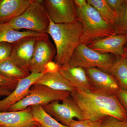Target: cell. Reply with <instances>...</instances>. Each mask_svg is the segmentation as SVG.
I'll use <instances>...</instances> for the list:
<instances>
[{"mask_svg": "<svg viewBox=\"0 0 127 127\" xmlns=\"http://www.w3.org/2000/svg\"><path fill=\"white\" fill-rule=\"evenodd\" d=\"M124 55L127 59V48L125 47L124 48Z\"/></svg>", "mask_w": 127, "mask_h": 127, "instance_id": "cell-32", "label": "cell"}, {"mask_svg": "<svg viewBox=\"0 0 127 127\" xmlns=\"http://www.w3.org/2000/svg\"><path fill=\"white\" fill-rule=\"evenodd\" d=\"M50 20L55 24L78 21L77 9L73 0H42Z\"/></svg>", "mask_w": 127, "mask_h": 127, "instance_id": "cell-7", "label": "cell"}, {"mask_svg": "<svg viewBox=\"0 0 127 127\" xmlns=\"http://www.w3.org/2000/svg\"><path fill=\"white\" fill-rule=\"evenodd\" d=\"M37 37H26L13 43L10 58L19 68L28 73H31L30 66Z\"/></svg>", "mask_w": 127, "mask_h": 127, "instance_id": "cell-11", "label": "cell"}, {"mask_svg": "<svg viewBox=\"0 0 127 127\" xmlns=\"http://www.w3.org/2000/svg\"><path fill=\"white\" fill-rule=\"evenodd\" d=\"M0 127H3V126H2V125H0Z\"/></svg>", "mask_w": 127, "mask_h": 127, "instance_id": "cell-36", "label": "cell"}, {"mask_svg": "<svg viewBox=\"0 0 127 127\" xmlns=\"http://www.w3.org/2000/svg\"><path fill=\"white\" fill-rule=\"evenodd\" d=\"M13 47V43H0V62L10 58Z\"/></svg>", "mask_w": 127, "mask_h": 127, "instance_id": "cell-26", "label": "cell"}, {"mask_svg": "<svg viewBox=\"0 0 127 127\" xmlns=\"http://www.w3.org/2000/svg\"><path fill=\"white\" fill-rule=\"evenodd\" d=\"M116 57L110 54H102L81 43L73 53L67 65L84 69L97 68L108 72Z\"/></svg>", "mask_w": 127, "mask_h": 127, "instance_id": "cell-5", "label": "cell"}, {"mask_svg": "<svg viewBox=\"0 0 127 127\" xmlns=\"http://www.w3.org/2000/svg\"><path fill=\"white\" fill-rule=\"evenodd\" d=\"M56 54V48L50 41L47 34L38 37L30 66V73L45 71L46 66L52 61Z\"/></svg>", "mask_w": 127, "mask_h": 127, "instance_id": "cell-10", "label": "cell"}, {"mask_svg": "<svg viewBox=\"0 0 127 127\" xmlns=\"http://www.w3.org/2000/svg\"><path fill=\"white\" fill-rule=\"evenodd\" d=\"M42 127V126H41V125H40V124H39V126H38V127Z\"/></svg>", "mask_w": 127, "mask_h": 127, "instance_id": "cell-34", "label": "cell"}, {"mask_svg": "<svg viewBox=\"0 0 127 127\" xmlns=\"http://www.w3.org/2000/svg\"><path fill=\"white\" fill-rule=\"evenodd\" d=\"M67 91L53 90L43 85H33L29 94L22 100L10 107L8 111H20L33 106H43L56 101L65 100L71 95Z\"/></svg>", "mask_w": 127, "mask_h": 127, "instance_id": "cell-6", "label": "cell"}, {"mask_svg": "<svg viewBox=\"0 0 127 127\" xmlns=\"http://www.w3.org/2000/svg\"><path fill=\"white\" fill-rule=\"evenodd\" d=\"M42 106L49 115L67 127H69L74 118L78 120L84 119L81 110L71 95L63 100L61 103L58 101H54Z\"/></svg>", "mask_w": 127, "mask_h": 127, "instance_id": "cell-8", "label": "cell"}, {"mask_svg": "<svg viewBox=\"0 0 127 127\" xmlns=\"http://www.w3.org/2000/svg\"><path fill=\"white\" fill-rule=\"evenodd\" d=\"M31 108L20 111L0 112V125L5 127H37Z\"/></svg>", "mask_w": 127, "mask_h": 127, "instance_id": "cell-14", "label": "cell"}, {"mask_svg": "<svg viewBox=\"0 0 127 127\" xmlns=\"http://www.w3.org/2000/svg\"><path fill=\"white\" fill-rule=\"evenodd\" d=\"M71 96L84 119L97 121L112 116L123 121L127 120V112L116 95H99L75 89L71 93Z\"/></svg>", "mask_w": 127, "mask_h": 127, "instance_id": "cell-1", "label": "cell"}, {"mask_svg": "<svg viewBox=\"0 0 127 127\" xmlns=\"http://www.w3.org/2000/svg\"><path fill=\"white\" fill-rule=\"evenodd\" d=\"M47 71L40 73H31L18 80L15 88L10 95L0 100V112L7 111L10 107L23 99L28 94L30 88Z\"/></svg>", "mask_w": 127, "mask_h": 127, "instance_id": "cell-12", "label": "cell"}, {"mask_svg": "<svg viewBox=\"0 0 127 127\" xmlns=\"http://www.w3.org/2000/svg\"><path fill=\"white\" fill-rule=\"evenodd\" d=\"M125 2L126 4H127V0H125Z\"/></svg>", "mask_w": 127, "mask_h": 127, "instance_id": "cell-35", "label": "cell"}, {"mask_svg": "<svg viewBox=\"0 0 127 127\" xmlns=\"http://www.w3.org/2000/svg\"><path fill=\"white\" fill-rule=\"evenodd\" d=\"M33 0H0V24L8 23L22 14Z\"/></svg>", "mask_w": 127, "mask_h": 127, "instance_id": "cell-16", "label": "cell"}, {"mask_svg": "<svg viewBox=\"0 0 127 127\" xmlns=\"http://www.w3.org/2000/svg\"><path fill=\"white\" fill-rule=\"evenodd\" d=\"M87 1L97 11L107 23L112 26L116 17V12L111 9L106 0H87Z\"/></svg>", "mask_w": 127, "mask_h": 127, "instance_id": "cell-22", "label": "cell"}, {"mask_svg": "<svg viewBox=\"0 0 127 127\" xmlns=\"http://www.w3.org/2000/svg\"><path fill=\"white\" fill-rule=\"evenodd\" d=\"M34 85H43L56 91H67L71 93L75 89L62 75L59 70L47 71Z\"/></svg>", "mask_w": 127, "mask_h": 127, "instance_id": "cell-17", "label": "cell"}, {"mask_svg": "<svg viewBox=\"0 0 127 127\" xmlns=\"http://www.w3.org/2000/svg\"><path fill=\"white\" fill-rule=\"evenodd\" d=\"M112 10L116 12L122 6L125 0H106Z\"/></svg>", "mask_w": 127, "mask_h": 127, "instance_id": "cell-29", "label": "cell"}, {"mask_svg": "<svg viewBox=\"0 0 127 127\" xmlns=\"http://www.w3.org/2000/svg\"><path fill=\"white\" fill-rule=\"evenodd\" d=\"M59 71L75 89L91 92L90 83L85 69L78 67L71 66L67 64L59 67Z\"/></svg>", "mask_w": 127, "mask_h": 127, "instance_id": "cell-15", "label": "cell"}, {"mask_svg": "<svg viewBox=\"0 0 127 127\" xmlns=\"http://www.w3.org/2000/svg\"><path fill=\"white\" fill-rule=\"evenodd\" d=\"M78 21L83 28L81 43L90 45L100 39L115 35L112 26L103 19L97 11L91 5L77 8Z\"/></svg>", "mask_w": 127, "mask_h": 127, "instance_id": "cell-3", "label": "cell"}, {"mask_svg": "<svg viewBox=\"0 0 127 127\" xmlns=\"http://www.w3.org/2000/svg\"><path fill=\"white\" fill-rule=\"evenodd\" d=\"M85 69L92 93L107 96L116 95L120 90L116 80L109 73L95 67Z\"/></svg>", "mask_w": 127, "mask_h": 127, "instance_id": "cell-9", "label": "cell"}, {"mask_svg": "<svg viewBox=\"0 0 127 127\" xmlns=\"http://www.w3.org/2000/svg\"><path fill=\"white\" fill-rule=\"evenodd\" d=\"M11 92V91L8 89L0 87V96H7L10 95Z\"/></svg>", "mask_w": 127, "mask_h": 127, "instance_id": "cell-31", "label": "cell"}, {"mask_svg": "<svg viewBox=\"0 0 127 127\" xmlns=\"http://www.w3.org/2000/svg\"><path fill=\"white\" fill-rule=\"evenodd\" d=\"M18 81L0 75V87L6 89L12 92L16 87Z\"/></svg>", "mask_w": 127, "mask_h": 127, "instance_id": "cell-27", "label": "cell"}, {"mask_svg": "<svg viewBox=\"0 0 127 127\" xmlns=\"http://www.w3.org/2000/svg\"><path fill=\"white\" fill-rule=\"evenodd\" d=\"M127 35H113L100 39L88 45L91 49L102 54H111L115 57L124 55Z\"/></svg>", "mask_w": 127, "mask_h": 127, "instance_id": "cell-13", "label": "cell"}, {"mask_svg": "<svg viewBox=\"0 0 127 127\" xmlns=\"http://www.w3.org/2000/svg\"><path fill=\"white\" fill-rule=\"evenodd\" d=\"M45 34L28 30L20 31L14 30L7 23L0 24V43H14L26 37H39Z\"/></svg>", "mask_w": 127, "mask_h": 127, "instance_id": "cell-18", "label": "cell"}, {"mask_svg": "<svg viewBox=\"0 0 127 127\" xmlns=\"http://www.w3.org/2000/svg\"><path fill=\"white\" fill-rule=\"evenodd\" d=\"M77 8H81L84 7L88 4L87 0H73Z\"/></svg>", "mask_w": 127, "mask_h": 127, "instance_id": "cell-30", "label": "cell"}, {"mask_svg": "<svg viewBox=\"0 0 127 127\" xmlns=\"http://www.w3.org/2000/svg\"><path fill=\"white\" fill-rule=\"evenodd\" d=\"M30 74L19 68L10 58L0 62V75L5 77L18 81Z\"/></svg>", "mask_w": 127, "mask_h": 127, "instance_id": "cell-21", "label": "cell"}, {"mask_svg": "<svg viewBox=\"0 0 127 127\" xmlns=\"http://www.w3.org/2000/svg\"><path fill=\"white\" fill-rule=\"evenodd\" d=\"M108 73L114 78L120 89L127 91V59L124 55L116 57Z\"/></svg>", "mask_w": 127, "mask_h": 127, "instance_id": "cell-19", "label": "cell"}, {"mask_svg": "<svg viewBox=\"0 0 127 127\" xmlns=\"http://www.w3.org/2000/svg\"><path fill=\"white\" fill-rule=\"evenodd\" d=\"M116 96L124 108L127 112V91L120 89Z\"/></svg>", "mask_w": 127, "mask_h": 127, "instance_id": "cell-28", "label": "cell"}, {"mask_svg": "<svg viewBox=\"0 0 127 127\" xmlns=\"http://www.w3.org/2000/svg\"><path fill=\"white\" fill-rule=\"evenodd\" d=\"M125 47L127 48V42H126V44H125Z\"/></svg>", "mask_w": 127, "mask_h": 127, "instance_id": "cell-33", "label": "cell"}, {"mask_svg": "<svg viewBox=\"0 0 127 127\" xmlns=\"http://www.w3.org/2000/svg\"><path fill=\"white\" fill-rule=\"evenodd\" d=\"M82 33V26L78 21L72 23L55 24L50 20L47 33L56 45L55 62L58 65L68 64L74 51L81 43Z\"/></svg>", "mask_w": 127, "mask_h": 127, "instance_id": "cell-2", "label": "cell"}, {"mask_svg": "<svg viewBox=\"0 0 127 127\" xmlns=\"http://www.w3.org/2000/svg\"><path fill=\"white\" fill-rule=\"evenodd\" d=\"M115 12L116 17L112 25L115 34L127 35V4L125 2Z\"/></svg>", "mask_w": 127, "mask_h": 127, "instance_id": "cell-23", "label": "cell"}, {"mask_svg": "<svg viewBox=\"0 0 127 127\" xmlns=\"http://www.w3.org/2000/svg\"><path fill=\"white\" fill-rule=\"evenodd\" d=\"M102 127H127V120L123 121L114 117L108 116L103 119Z\"/></svg>", "mask_w": 127, "mask_h": 127, "instance_id": "cell-25", "label": "cell"}, {"mask_svg": "<svg viewBox=\"0 0 127 127\" xmlns=\"http://www.w3.org/2000/svg\"><path fill=\"white\" fill-rule=\"evenodd\" d=\"M102 120L93 121L84 119L75 120L73 119L70 124V127H102Z\"/></svg>", "mask_w": 127, "mask_h": 127, "instance_id": "cell-24", "label": "cell"}, {"mask_svg": "<svg viewBox=\"0 0 127 127\" xmlns=\"http://www.w3.org/2000/svg\"><path fill=\"white\" fill-rule=\"evenodd\" d=\"M7 23L17 31L23 29L47 34L50 20L42 0H33L22 14Z\"/></svg>", "mask_w": 127, "mask_h": 127, "instance_id": "cell-4", "label": "cell"}, {"mask_svg": "<svg viewBox=\"0 0 127 127\" xmlns=\"http://www.w3.org/2000/svg\"><path fill=\"white\" fill-rule=\"evenodd\" d=\"M33 119L42 127H70L63 125L49 115L41 106L30 107Z\"/></svg>", "mask_w": 127, "mask_h": 127, "instance_id": "cell-20", "label": "cell"}]
</instances>
